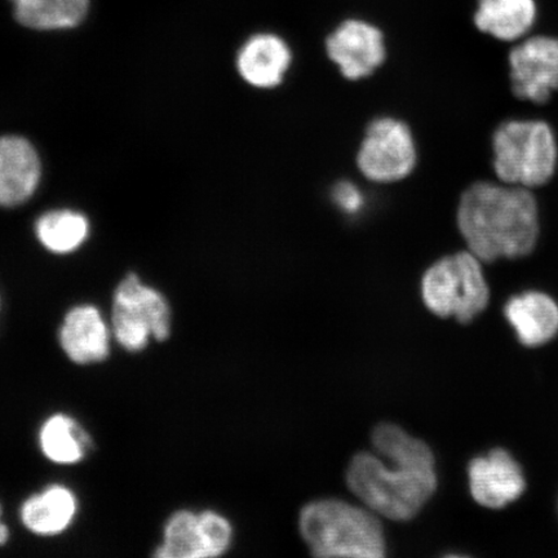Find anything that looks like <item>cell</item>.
<instances>
[{
  "mask_svg": "<svg viewBox=\"0 0 558 558\" xmlns=\"http://www.w3.org/2000/svg\"><path fill=\"white\" fill-rule=\"evenodd\" d=\"M373 444L392 469L374 453L360 452L347 472L349 490L384 518L414 519L437 488L434 452L421 439L389 423L375 428Z\"/></svg>",
  "mask_w": 558,
  "mask_h": 558,
  "instance_id": "cell-1",
  "label": "cell"
},
{
  "mask_svg": "<svg viewBox=\"0 0 558 558\" xmlns=\"http://www.w3.org/2000/svg\"><path fill=\"white\" fill-rule=\"evenodd\" d=\"M457 222L466 248L487 264L529 256L541 235L538 201L520 185L477 181L460 197Z\"/></svg>",
  "mask_w": 558,
  "mask_h": 558,
  "instance_id": "cell-2",
  "label": "cell"
},
{
  "mask_svg": "<svg viewBox=\"0 0 558 558\" xmlns=\"http://www.w3.org/2000/svg\"><path fill=\"white\" fill-rule=\"evenodd\" d=\"M300 533L317 557L380 558L386 541L376 515L343 500L312 501L300 512Z\"/></svg>",
  "mask_w": 558,
  "mask_h": 558,
  "instance_id": "cell-3",
  "label": "cell"
},
{
  "mask_svg": "<svg viewBox=\"0 0 558 558\" xmlns=\"http://www.w3.org/2000/svg\"><path fill=\"white\" fill-rule=\"evenodd\" d=\"M493 167L500 183L535 190L554 179L558 145L544 121H508L493 135Z\"/></svg>",
  "mask_w": 558,
  "mask_h": 558,
  "instance_id": "cell-4",
  "label": "cell"
},
{
  "mask_svg": "<svg viewBox=\"0 0 558 558\" xmlns=\"http://www.w3.org/2000/svg\"><path fill=\"white\" fill-rule=\"evenodd\" d=\"M422 296L436 316L456 317L460 324H470L490 300L483 262L470 250L442 257L425 271Z\"/></svg>",
  "mask_w": 558,
  "mask_h": 558,
  "instance_id": "cell-5",
  "label": "cell"
},
{
  "mask_svg": "<svg viewBox=\"0 0 558 558\" xmlns=\"http://www.w3.org/2000/svg\"><path fill=\"white\" fill-rule=\"evenodd\" d=\"M111 323L118 343L130 352H140L150 338L163 341L170 337L171 311L159 291L130 274L116 290Z\"/></svg>",
  "mask_w": 558,
  "mask_h": 558,
  "instance_id": "cell-6",
  "label": "cell"
},
{
  "mask_svg": "<svg viewBox=\"0 0 558 558\" xmlns=\"http://www.w3.org/2000/svg\"><path fill=\"white\" fill-rule=\"evenodd\" d=\"M416 146L408 124L379 118L368 124L357 155L359 170L373 183H396L413 172Z\"/></svg>",
  "mask_w": 558,
  "mask_h": 558,
  "instance_id": "cell-7",
  "label": "cell"
},
{
  "mask_svg": "<svg viewBox=\"0 0 558 558\" xmlns=\"http://www.w3.org/2000/svg\"><path fill=\"white\" fill-rule=\"evenodd\" d=\"M232 541V526L222 515L206 511L199 514L179 511L165 527L162 546L155 556L160 558L218 557Z\"/></svg>",
  "mask_w": 558,
  "mask_h": 558,
  "instance_id": "cell-8",
  "label": "cell"
},
{
  "mask_svg": "<svg viewBox=\"0 0 558 558\" xmlns=\"http://www.w3.org/2000/svg\"><path fill=\"white\" fill-rule=\"evenodd\" d=\"M508 61L515 99L543 105L558 90V39L530 38L513 48Z\"/></svg>",
  "mask_w": 558,
  "mask_h": 558,
  "instance_id": "cell-9",
  "label": "cell"
},
{
  "mask_svg": "<svg viewBox=\"0 0 558 558\" xmlns=\"http://www.w3.org/2000/svg\"><path fill=\"white\" fill-rule=\"evenodd\" d=\"M326 51L349 81L366 78L386 60L381 32L359 20H348L341 24L327 38Z\"/></svg>",
  "mask_w": 558,
  "mask_h": 558,
  "instance_id": "cell-10",
  "label": "cell"
},
{
  "mask_svg": "<svg viewBox=\"0 0 558 558\" xmlns=\"http://www.w3.org/2000/svg\"><path fill=\"white\" fill-rule=\"evenodd\" d=\"M469 476L473 499L486 508H505L518 500L526 488L520 464L504 449L474 458Z\"/></svg>",
  "mask_w": 558,
  "mask_h": 558,
  "instance_id": "cell-11",
  "label": "cell"
},
{
  "mask_svg": "<svg viewBox=\"0 0 558 558\" xmlns=\"http://www.w3.org/2000/svg\"><path fill=\"white\" fill-rule=\"evenodd\" d=\"M41 163L29 140L16 135L0 137V206L25 204L38 190Z\"/></svg>",
  "mask_w": 558,
  "mask_h": 558,
  "instance_id": "cell-12",
  "label": "cell"
},
{
  "mask_svg": "<svg viewBox=\"0 0 558 558\" xmlns=\"http://www.w3.org/2000/svg\"><path fill=\"white\" fill-rule=\"evenodd\" d=\"M292 53L286 41L275 34H256L236 56V69L250 86L275 88L283 82L290 69Z\"/></svg>",
  "mask_w": 558,
  "mask_h": 558,
  "instance_id": "cell-13",
  "label": "cell"
},
{
  "mask_svg": "<svg viewBox=\"0 0 558 558\" xmlns=\"http://www.w3.org/2000/svg\"><path fill=\"white\" fill-rule=\"evenodd\" d=\"M60 344L78 365L95 364L109 355V330L94 305L75 306L60 329Z\"/></svg>",
  "mask_w": 558,
  "mask_h": 558,
  "instance_id": "cell-14",
  "label": "cell"
},
{
  "mask_svg": "<svg viewBox=\"0 0 558 558\" xmlns=\"http://www.w3.org/2000/svg\"><path fill=\"white\" fill-rule=\"evenodd\" d=\"M505 316L520 343L535 348L558 333V304L541 291H526L508 300Z\"/></svg>",
  "mask_w": 558,
  "mask_h": 558,
  "instance_id": "cell-15",
  "label": "cell"
},
{
  "mask_svg": "<svg viewBox=\"0 0 558 558\" xmlns=\"http://www.w3.org/2000/svg\"><path fill=\"white\" fill-rule=\"evenodd\" d=\"M75 512L74 494L64 486L54 485L25 501L21 520L35 534L56 535L72 523Z\"/></svg>",
  "mask_w": 558,
  "mask_h": 558,
  "instance_id": "cell-16",
  "label": "cell"
},
{
  "mask_svg": "<svg viewBox=\"0 0 558 558\" xmlns=\"http://www.w3.org/2000/svg\"><path fill=\"white\" fill-rule=\"evenodd\" d=\"M535 17L534 0H480L474 23L494 38L513 41L532 29Z\"/></svg>",
  "mask_w": 558,
  "mask_h": 558,
  "instance_id": "cell-17",
  "label": "cell"
},
{
  "mask_svg": "<svg viewBox=\"0 0 558 558\" xmlns=\"http://www.w3.org/2000/svg\"><path fill=\"white\" fill-rule=\"evenodd\" d=\"M19 23L34 31H62L78 26L89 0H10Z\"/></svg>",
  "mask_w": 558,
  "mask_h": 558,
  "instance_id": "cell-18",
  "label": "cell"
},
{
  "mask_svg": "<svg viewBox=\"0 0 558 558\" xmlns=\"http://www.w3.org/2000/svg\"><path fill=\"white\" fill-rule=\"evenodd\" d=\"M38 241L53 254H70L86 242L89 222L73 209H54L40 216L35 225Z\"/></svg>",
  "mask_w": 558,
  "mask_h": 558,
  "instance_id": "cell-19",
  "label": "cell"
},
{
  "mask_svg": "<svg viewBox=\"0 0 558 558\" xmlns=\"http://www.w3.org/2000/svg\"><path fill=\"white\" fill-rule=\"evenodd\" d=\"M39 441L45 456L59 464L81 462L90 444L80 424L61 414L48 418L40 429Z\"/></svg>",
  "mask_w": 558,
  "mask_h": 558,
  "instance_id": "cell-20",
  "label": "cell"
},
{
  "mask_svg": "<svg viewBox=\"0 0 558 558\" xmlns=\"http://www.w3.org/2000/svg\"><path fill=\"white\" fill-rule=\"evenodd\" d=\"M332 199L341 211L347 214L359 213L364 206V194L361 193L357 186L348 181L338 184L333 187Z\"/></svg>",
  "mask_w": 558,
  "mask_h": 558,
  "instance_id": "cell-21",
  "label": "cell"
},
{
  "mask_svg": "<svg viewBox=\"0 0 558 558\" xmlns=\"http://www.w3.org/2000/svg\"><path fill=\"white\" fill-rule=\"evenodd\" d=\"M10 538V530L2 522V507H0V546L7 543Z\"/></svg>",
  "mask_w": 558,
  "mask_h": 558,
  "instance_id": "cell-22",
  "label": "cell"
}]
</instances>
